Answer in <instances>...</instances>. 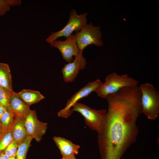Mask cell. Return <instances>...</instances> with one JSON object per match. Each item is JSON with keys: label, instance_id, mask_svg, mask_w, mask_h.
<instances>
[{"label": "cell", "instance_id": "1", "mask_svg": "<svg viewBox=\"0 0 159 159\" xmlns=\"http://www.w3.org/2000/svg\"><path fill=\"white\" fill-rule=\"evenodd\" d=\"M140 90L137 86L122 89L105 98L108 110L98 133L101 159H120L137 139L136 121L142 113Z\"/></svg>", "mask_w": 159, "mask_h": 159}, {"label": "cell", "instance_id": "2", "mask_svg": "<svg viewBox=\"0 0 159 159\" xmlns=\"http://www.w3.org/2000/svg\"><path fill=\"white\" fill-rule=\"evenodd\" d=\"M139 87L142 113L149 120L156 119L159 113V92L149 83L141 84Z\"/></svg>", "mask_w": 159, "mask_h": 159}, {"label": "cell", "instance_id": "3", "mask_svg": "<svg viewBox=\"0 0 159 159\" xmlns=\"http://www.w3.org/2000/svg\"><path fill=\"white\" fill-rule=\"evenodd\" d=\"M138 81L127 74L119 75L115 72L106 77L105 82L96 92L97 96L105 99L108 95L116 93L124 88L137 86Z\"/></svg>", "mask_w": 159, "mask_h": 159}, {"label": "cell", "instance_id": "4", "mask_svg": "<svg viewBox=\"0 0 159 159\" xmlns=\"http://www.w3.org/2000/svg\"><path fill=\"white\" fill-rule=\"evenodd\" d=\"M87 13L78 15L75 10L72 9L69 20L65 26L59 31L52 32L46 39V41L51 46L52 42L58 38L62 37L66 38L72 34L73 32L80 31L87 24Z\"/></svg>", "mask_w": 159, "mask_h": 159}, {"label": "cell", "instance_id": "5", "mask_svg": "<svg viewBox=\"0 0 159 159\" xmlns=\"http://www.w3.org/2000/svg\"><path fill=\"white\" fill-rule=\"evenodd\" d=\"M72 110L80 113L84 117L85 124L92 130L99 132L106 116L107 110L92 109L82 103H77Z\"/></svg>", "mask_w": 159, "mask_h": 159}, {"label": "cell", "instance_id": "6", "mask_svg": "<svg viewBox=\"0 0 159 159\" xmlns=\"http://www.w3.org/2000/svg\"><path fill=\"white\" fill-rule=\"evenodd\" d=\"M99 26H93L92 23L86 24L75 34L77 45L80 50H83L87 47L94 44L102 46L103 43L101 39L102 32Z\"/></svg>", "mask_w": 159, "mask_h": 159}, {"label": "cell", "instance_id": "7", "mask_svg": "<svg viewBox=\"0 0 159 159\" xmlns=\"http://www.w3.org/2000/svg\"><path fill=\"white\" fill-rule=\"evenodd\" d=\"M103 83L99 79L90 82L80 89L72 95L67 101L64 108L57 113L58 116L67 118L72 113L71 108L81 99L87 96L92 92H96L100 87Z\"/></svg>", "mask_w": 159, "mask_h": 159}, {"label": "cell", "instance_id": "8", "mask_svg": "<svg viewBox=\"0 0 159 159\" xmlns=\"http://www.w3.org/2000/svg\"><path fill=\"white\" fill-rule=\"evenodd\" d=\"M24 123L28 136L40 142L46 133L47 124L38 120L35 110H30L25 118Z\"/></svg>", "mask_w": 159, "mask_h": 159}, {"label": "cell", "instance_id": "9", "mask_svg": "<svg viewBox=\"0 0 159 159\" xmlns=\"http://www.w3.org/2000/svg\"><path fill=\"white\" fill-rule=\"evenodd\" d=\"M66 38L64 41H54L51 46L57 49L63 59L69 63L74 60L73 57L77 56L81 50L77 45L75 34H72Z\"/></svg>", "mask_w": 159, "mask_h": 159}, {"label": "cell", "instance_id": "10", "mask_svg": "<svg viewBox=\"0 0 159 159\" xmlns=\"http://www.w3.org/2000/svg\"><path fill=\"white\" fill-rule=\"evenodd\" d=\"M83 51L81 50L79 54L75 57L72 62L65 64L62 68L61 72L65 82L74 81L80 71L85 68L86 62L82 55Z\"/></svg>", "mask_w": 159, "mask_h": 159}, {"label": "cell", "instance_id": "11", "mask_svg": "<svg viewBox=\"0 0 159 159\" xmlns=\"http://www.w3.org/2000/svg\"><path fill=\"white\" fill-rule=\"evenodd\" d=\"M53 139L60 151L62 159H67L78 153L79 145L60 137H54Z\"/></svg>", "mask_w": 159, "mask_h": 159}, {"label": "cell", "instance_id": "12", "mask_svg": "<svg viewBox=\"0 0 159 159\" xmlns=\"http://www.w3.org/2000/svg\"><path fill=\"white\" fill-rule=\"evenodd\" d=\"M9 110L16 116L25 118L31 110L29 106L25 103L19 97L17 93L12 92L9 103Z\"/></svg>", "mask_w": 159, "mask_h": 159}, {"label": "cell", "instance_id": "13", "mask_svg": "<svg viewBox=\"0 0 159 159\" xmlns=\"http://www.w3.org/2000/svg\"><path fill=\"white\" fill-rule=\"evenodd\" d=\"M25 118L16 116L11 128L13 140L19 145L28 135L25 125Z\"/></svg>", "mask_w": 159, "mask_h": 159}, {"label": "cell", "instance_id": "14", "mask_svg": "<svg viewBox=\"0 0 159 159\" xmlns=\"http://www.w3.org/2000/svg\"><path fill=\"white\" fill-rule=\"evenodd\" d=\"M11 77L9 65L0 63V87L9 92L13 91Z\"/></svg>", "mask_w": 159, "mask_h": 159}, {"label": "cell", "instance_id": "15", "mask_svg": "<svg viewBox=\"0 0 159 159\" xmlns=\"http://www.w3.org/2000/svg\"><path fill=\"white\" fill-rule=\"evenodd\" d=\"M17 93L20 98L29 106L37 103L45 98L39 92L30 89H24Z\"/></svg>", "mask_w": 159, "mask_h": 159}, {"label": "cell", "instance_id": "16", "mask_svg": "<svg viewBox=\"0 0 159 159\" xmlns=\"http://www.w3.org/2000/svg\"><path fill=\"white\" fill-rule=\"evenodd\" d=\"M16 116L15 114L11 111L6 110L1 117L0 129H11Z\"/></svg>", "mask_w": 159, "mask_h": 159}, {"label": "cell", "instance_id": "17", "mask_svg": "<svg viewBox=\"0 0 159 159\" xmlns=\"http://www.w3.org/2000/svg\"><path fill=\"white\" fill-rule=\"evenodd\" d=\"M13 139L11 129H0V154L4 152Z\"/></svg>", "mask_w": 159, "mask_h": 159}, {"label": "cell", "instance_id": "18", "mask_svg": "<svg viewBox=\"0 0 159 159\" xmlns=\"http://www.w3.org/2000/svg\"><path fill=\"white\" fill-rule=\"evenodd\" d=\"M33 138L28 136L19 145L16 155L17 159H26L28 149Z\"/></svg>", "mask_w": 159, "mask_h": 159}, {"label": "cell", "instance_id": "19", "mask_svg": "<svg viewBox=\"0 0 159 159\" xmlns=\"http://www.w3.org/2000/svg\"><path fill=\"white\" fill-rule=\"evenodd\" d=\"M21 0H0V16L4 15L11 9V7L19 6Z\"/></svg>", "mask_w": 159, "mask_h": 159}, {"label": "cell", "instance_id": "20", "mask_svg": "<svg viewBox=\"0 0 159 159\" xmlns=\"http://www.w3.org/2000/svg\"><path fill=\"white\" fill-rule=\"evenodd\" d=\"M13 92L7 91L0 87V106L6 110H9V100Z\"/></svg>", "mask_w": 159, "mask_h": 159}, {"label": "cell", "instance_id": "21", "mask_svg": "<svg viewBox=\"0 0 159 159\" xmlns=\"http://www.w3.org/2000/svg\"><path fill=\"white\" fill-rule=\"evenodd\" d=\"M19 146L17 143L13 140L6 148L4 153L9 157L15 156Z\"/></svg>", "mask_w": 159, "mask_h": 159}, {"label": "cell", "instance_id": "22", "mask_svg": "<svg viewBox=\"0 0 159 159\" xmlns=\"http://www.w3.org/2000/svg\"><path fill=\"white\" fill-rule=\"evenodd\" d=\"M6 110L3 107L0 106V127L1 125V120L2 116Z\"/></svg>", "mask_w": 159, "mask_h": 159}, {"label": "cell", "instance_id": "23", "mask_svg": "<svg viewBox=\"0 0 159 159\" xmlns=\"http://www.w3.org/2000/svg\"><path fill=\"white\" fill-rule=\"evenodd\" d=\"M9 157L4 153L0 154V159H9Z\"/></svg>", "mask_w": 159, "mask_h": 159}, {"label": "cell", "instance_id": "24", "mask_svg": "<svg viewBox=\"0 0 159 159\" xmlns=\"http://www.w3.org/2000/svg\"><path fill=\"white\" fill-rule=\"evenodd\" d=\"M67 159H77L76 158L75 155H74V156H72V157L67 158Z\"/></svg>", "mask_w": 159, "mask_h": 159}]
</instances>
